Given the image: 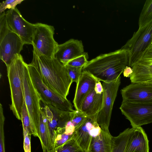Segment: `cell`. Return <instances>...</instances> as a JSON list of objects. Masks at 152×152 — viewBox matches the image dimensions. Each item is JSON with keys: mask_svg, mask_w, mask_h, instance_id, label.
Wrapping results in <instances>:
<instances>
[{"mask_svg": "<svg viewBox=\"0 0 152 152\" xmlns=\"http://www.w3.org/2000/svg\"><path fill=\"white\" fill-rule=\"evenodd\" d=\"M87 117L81 112L76 110L72 111L70 120L75 128V129L81 126Z\"/></svg>", "mask_w": 152, "mask_h": 152, "instance_id": "cell-25", "label": "cell"}, {"mask_svg": "<svg viewBox=\"0 0 152 152\" xmlns=\"http://www.w3.org/2000/svg\"><path fill=\"white\" fill-rule=\"evenodd\" d=\"M22 80L24 100L32 126L38 137L41 100L32 83L27 64L25 62L23 69Z\"/></svg>", "mask_w": 152, "mask_h": 152, "instance_id": "cell-5", "label": "cell"}, {"mask_svg": "<svg viewBox=\"0 0 152 152\" xmlns=\"http://www.w3.org/2000/svg\"><path fill=\"white\" fill-rule=\"evenodd\" d=\"M87 53H84L81 55L69 61L66 65L75 67H83L88 62Z\"/></svg>", "mask_w": 152, "mask_h": 152, "instance_id": "cell-28", "label": "cell"}, {"mask_svg": "<svg viewBox=\"0 0 152 152\" xmlns=\"http://www.w3.org/2000/svg\"><path fill=\"white\" fill-rule=\"evenodd\" d=\"M152 20V0H147L140 14L139 28H141Z\"/></svg>", "mask_w": 152, "mask_h": 152, "instance_id": "cell-22", "label": "cell"}, {"mask_svg": "<svg viewBox=\"0 0 152 152\" xmlns=\"http://www.w3.org/2000/svg\"><path fill=\"white\" fill-rule=\"evenodd\" d=\"M129 59V52L121 48L88 61L82 71L88 72L100 81L111 82L120 76L128 66Z\"/></svg>", "mask_w": 152, "mask_h": 152, "instance_id": "cell-2", "label": "cell"}, {"mask_svg": "<svg viewBox=\"0 0 152 152\" xmlns=\"http://www.w3.org/2000/svg\"><path fill=\"white\" fill-rule=\"evenodd\" d=\"M149 141L141 127L134 129L127 142L125 152H149Z\"/></svg>", "mask_w": 152, "mask_h": 152, "instance_id": "cell-17", "label": "cell"}, {"mask_svg": "<svg viewBox=\"0 0 152 152\" xmlns=\"http://www.w3.org/2000/svg\"><path fill=\"white\" fill-rule=\"evenodd\" d=\"M33 48V58L30 64L36 69L47 86L66 98L72 82L66 66L55 58H49L42 55Z\"/></svg>", "mask_w": 152, "mask_h": 152, "instance_id": "cell-1", "label": "cell"}, {"mask_svg": "<svg viewBox=\"0 0 152 152\" xmlns=\"http://www.w3.org/2000/svg\"><path fill=\"white\" fill-rule=\"evenodd\" d=\"M68 74L72 82L77 83L82 72V67H75L66 66Z\"/></svg>", "mask_w": 152, "mask_h": 152, "instance_id": "cell-29", "label": "cell"}, {"mask_svg": "<svg viewBox=\"0 0 152 152\" xmlns=\"http://www.w3.org/2000/svg\"><path fill=\"white\" fill-rule=\"evenodd\" d=\"M23 0H7L0 3V14L4 12L7 9H11L15 8L18 4L21 3Z\"/></svg>", "mask_w": 152, "mask_h": 152, "instance_id": "cell-30", "label": "cell"}, {"mask_svg": "<svg viewBox=\"0 0 152 152\" xmlns=\"http://www.w3.org/2000/svg\"><path fill=\"white\" fill-rule=\"evenodd\" d=\"M38 138L43 152H48L53 149L48 121L41 106L39 116Z\"/></svg>", "mask_w": 152, "mask_h": 152, "instance_id": "cell-20", "label": "cell"}, {"mask_svg": "<svg viewBox=\"0 0 152 152\" xmlns=\"http://www.w3.org/2000/svg\"><path fill=\"white\" fill-rule=\"evenodd\" d=\"M121 91L123 101L134 103H152V84L132 83Z\"/></svg>", "mask_w": 152, "mask_h": 152, "instance_id": "cell-12", "label": "cell"}, {"mask_svg": "<svg viewBox=\"0 0 152 152\" xmlns=\"http://www.w3.org/2000/svg\"><path fill=\"white\" fill-rule=\"evenodd\" d=\"M73 135L67 134L64 132L58 134L55 140L53 149L66 142L73 137Z\"/></svg>", "mask_w": 152, "mask_h": 152, "instance_id": "cell-31", "label": "cell"}, {"mask_svg": "<svg viewBox=\"0 0 152 152\" xmlns=\"http://www.w3.org/2000/svg\"><path fill=\"white\" fill-rule=\"evenodd\" d=\"M48 152H84L73 137L63 144Z\"/></svg>", "mask_w": 152, "mask_h": 152, "instance_id": "cell-24", "label": "cell"}, {"mask_svg": "<svg viewBox=\"0 0 152 152\" xmlns=\"http://www.w3.org/2000/svg\"><path fill=\"white\" fill-rule=\"evenodd\" d=\"M112 138L109 130L101 129L99 134L92 137L88 152H111Z\"/></svg>", "mask_w": 152, "mask_h": 152, "instance_id": "cell-19", "label": "cell"}, {"mask_svg": "<svg viewBox=\"0 0 152 152\" xmlns=\"http://www.w3.org/2000/svg\"><path fill=\"white\" fill-rule=\"evenodd\" d=\"M98 80L86 71H82L77 83L73 101L76 110L80 112L82 104L89 93L94 89Z\"/></svg>", "mask_w": 152, "mask_h": 152, "instance_id": "cell-16", "label": "cell"}, {"mask_svg": "<svg viewBox=\"0 0 152 152\" xmlns=\"http://www.w3.org/2000/svg\"><path fill=\"white\" fill-rule=\"evenodd\" d=\"M27 65L32 83L43 104L51 105L64 111L74 110L70 101L47 86L42 80L36 69L30 64Z\"/></svg>", "mask_w": 152, "mask_h": 152, "instance_id": "cell-4", "label": "cell"}, {"mask_svg": "<svg viewBox=\"0 0 152 152\" xmlns=\"http://www.w3.org/2000/svg\"><path fill=\"white\" fill-rule=\"evenodd\" d=\"M43 104L44 106L41 108L48 121L53 149L56 137L61 132L67 122L70 120L72 111L63 110L51 105Z\"/></svg>", "mask_w": 152, "mask_h": 152, "instance_id": "cell-11", "label": "cell"}, {"mask_svg": "<svg viewBox=\"0 0 152 152\" xmlns=\"http://www.w3.org/2000/svg\"><path fill=\"white\" fill-rule=\"evenodd\" d=\"M94 90L96 93L98 94H101L103 93V89L102 84L100 81L98 80L96 83Z\"/></svg>", "mask_w": 152, "mask_h": 152, "instance_id": "cell-34", "label": "cell"}, {"mask_svg": "<svg viewBox=\"0 0 152 152\" xmlns=\"http://www.w3.org/2000/svg\"><path fill=\"white\" fill-rule=\"evenodd\" d=\"M121 77L110 82H103L102 107L96 116V121L102 130H109L113 105L121 83Z\"/></svg>", "mask_w": 152, "mask_h": 152, "instance_id": "cell-8", "label": "cell"}, {"mask_svg": "<svg viewBox=\"0 0 152 152\" xmlns=\"http://www.w3.org/2000/svg\"><path fill=\"white\" fill-rule=\"evenodd\" d=\"M122 113L134 129L152 123V103L123 101L120 107Z\"/></svg>", "mask_w": 152, "mask_h": 152, "instance_id": "cell-9", "label": "cell"}, {"mask_svg": "<svg viewBox=\"0 0 152 152\" xmlns=\"http://www.w3.org/2000/svg\"><path fill=\"white\" fill-rule=\"evenodd\" d=\"M23 132V148L25 152H31V135L28 132Z\"/></svg>", "mask_w": 152, "mask_h": 152, "instance_id": "cell-32", "label": "cell"}, {"mask_svg": "<svg viewBox=\"0 0 152 152\" xmlns=\"http://www.w3.org/2000/svg\"><path fill=\"white\" fill-rule=\"evenodd\" d=\"M24 44L20 37L12 32L0 41V58L6 66L11 64L16 55L20 54Z\"/></svg>", "mask_w": 152, "mask_h": 152, "instance_id": "cell-14", "label": "cell"}, {"mask_svg": "<svg viewBox=\"0 0 152 152\" xmlns=\"http://www.w3.org/2000/svg\"><path fill=\"white\" fill-rule=\"evenodd\" d=\"M6 13L4 12L0 15V41L10 32Z\"/></svg>", "mask_w": 152, "mask_h": 152, "instance_id": "cell-27", "label": "cell"}, {"mask_svg": "<svg viewBox=\"0 0 152 152\" xmlns=\"http://www.w3.org/2000/svg\"><path fill=\"white\" fill-rule=\"evenodd\" d=\"M34 24L32 45L42 55L49 58H54L58 44L53 37L54 27L40 23Z\"/></svg>", "mask_w": 152, "mask_h": 152, "instance_id": "cell-7", "label": "cell"}, {"mask_svg": "<svg viewBox=\"0 0 152 152\" xmlns=\"http://www.w3.org/2000/svg\"><path fill=\"white\" fill-rule=\"evenodd\" d=\"M145 83L152 84V80L150 81H149Z\"/></svg>", "mask_w": 152, "mask_h": 152, "instance_id": "cell-36", "label": "cell"}, {"mask_svg": "<svg viewBox=\"0 0 152 152\" xmlns=\"http://www.w3.org/2000/svg\"><path fill=\"white\" fill-rule=\"evenodd\" d=\"M23 131H25L35 137H38L31 123L24 100L21 114V120Z\"/></svg>", "mask_w": 152, "mask_h": 152, "instance_id": "cell-23", "label": "cell"}, {"mask_svg": "<svg viewBox=\"0 0 152 152\" xmlns=\"http://www.w3.org/2000/svg\"><path fill=\"white\" fill-rule=\"evenodd\" d=\"M5 118L2 104L0 103V152H5L4 126Z\"/></svg>", "mask_w": 152, "mask_h": 152, "instance_id": "cell-26", "label": "cell"}, {"mask_svg": "<svg viewBox=\"0 0 152 152\" xmlns=\"http://www.w3.org/2000/svg\"><path fill=\"white\" fill-rule=\"evenodd\" d=\"M103 102V93L97 94L94 89L87 95L81 106L80 112L87 117L96 116L102 109Z\"/></svg>", "mask_w": 152, "mask_h": 152, "instance_id": "cell-18", "label": "cell"}, {"mask_svg": "<svg viewBox=\"0 0 152 152\" xmlns=\"http://www.w3.org/2000/svg\"><path fill=\"white\" fill-rule=\"evenodd\" d=\"M9 28L11 32L18 35L25 44L32 45V36L35 24L26 20L16 7L6 12Z\"/></svg>", "mask_w": 152, "mask_h": 152, "instance_id": "cell-10", "label": "cell"}, {"mask_svg": "<svg viewBox=\"0 0 152 152\" xmlns=\"http://www.w3.org/2000/svg\"><path fill=\"white\" fill-rule=\"evenodd\" d=\"M25 63L21 55L17 54L11 64L6 66L11 99L10 108L19 120H21L24 101L22 71Z\"/></svg>", "mask_w": 152, "mask_h": 152, "instance_id": "cell-3", "label": "cell"}, {"mask_svg": "<svg viewBox=\"0 0 152 152\" xmlns=\"http://www.w3.org/2000/svg\"><path fill=\"white\" fill-rule=\"evenodd\" d=\"M84 53L81 41L70 39L58 45L54 54V58L66 66L71 60Z\"/></svg>", "mask_w": 152, "mask_h": 152, "instance_id": "cell-15", "label": "cell"}, {"mask_svg": "<svg viewBox=\"0 0 152 152\" xmlns=\"http://www.w3.org/2000/svg\"><path fill=\"white\" fill-rule=\"evenodd\" d=\"M152 43V20L134 33L121 49L127 50L129 54L128 66L132 67L139 61Z\"/></svg>", "mask_w": 152, "mask_h": 152, "instance_id": "cell-6", "label": "cell"}, {"mask_svg": "<svg viewBox=\"0 0 152 152\" xmlns=\"http://www.w3.org/2000/svg\"><path fill=\"white\" fill-rule=\"evenodd\" d=\"M140 60H152V43L145 51Z\"/></svg>", "mask_w": 152, "mask_h": 152, "instance_id": "cell-33", "label": "cell"}, {"mask_svg": "<svg viewBox=\"0 0 152 152\" xmlns=\"http://www.w3.org/2000/svg\"><path fill=\"white\" fill-rule=\"evenodd\" d=\"M132 72V68L128 66H127L123 72L124 76L126 77H129Z\"/></svg>", "mask_w": 152, "mask_h": 152, "instance_id": "cell-35", "label": "cell"}, {"mask_svg": "<svg viewBox=\"0 0 152 152\" xmlns=\"http://www.w3.org/2000/svg\"></svg>", "mask_w": 152, "mask_h": 152, "instance_id": "cell-37", "label": "cell"}, {"mask_svg": "<svg viewBox=\"0 0 152 152\" xmlns=\"http://www.w3.org/2000/svg\"><path fill=\"white\" fill-rule=\"evenodd\" d=\"M101 130L96 116L88 117L84 123L75 129L73 137L84 152H88L92 137L99 134Z\"/></svg>", "mask_w": 152, "mask_h": 152, "instance_id": "cell-13", "label": "cell"}, {"mask_svg": "<svg viewBox=\"0 0 152 152\" xmlns=\"http://www.w3.org/2000/svg\"><path fill=\"white\" fill-rule=\"evenodd\" d=\"M134 129L128 128L116 137H113L111 152H125L128 140Z\"/></svg>", "mask_w": 152, "mask_h": 152, "instance_id": "cell-21", "label": "cell"}]
</instances>
